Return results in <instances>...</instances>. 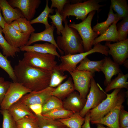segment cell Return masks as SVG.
Segmentation results:
<instances>
[{
  "label": "cell",
  "mask_w": 128,
  "mask_h": 128,
  "mask_svg": "<svg viewBox=\"0 0 128 128\" xmlns=\"http://www.w3.org/2000/svg\"><path fill=\"white\" fill-rule=\"evenodd\" d=\"M102 1L101 0H89L82 2L66 4L61 14L63 22L70 16L76 17L77 19L84 20L90 13L99 11L100 8L104 5L99 4Z\"/></svg>",
  "instance_id": "obj_3"
},
{
  "label": "cell",
  "mask_w": 128,
  "mask_h": 128,
  "mask_svg": "<svg viewBox=\"0 0 128 128\" xmlns=\"http://www.w3.org/2000/svg\"><path fill=\"white\" fill-rule=\"evenodd\" d=\"M95 12L96 11H94L90 13L81 22L76 24L73 22L68 24L69 27L78 32L82 39L85 52L92 48L93 41L99 35L93 30L91 27V21Z\"/></svg>",
  "instance_id": "obj_4"
},
{
  "label": "cell",
  "mask_w": 128,
  "mask_h": 128,
  "mask_svg": "<svg viewBox=\"0 0 128 128\" xmlns=\"http://www.w3.org/2000/svg\"><path fill=\"white\" fill-rule=\"evenodd\" d=\"M110 5L119 17L122 19L128 16V5L126 0H111Z\"/></svg>",
  "instance_id": "obj_29"
},
{
  "label": "cell",
  "mask_w": 128,
  "mask_h": 128,
  "mask_svg": "<svg viewBox=\"0 0 128 128\" xmlns=\"http://www.w3.org/2000/svg\"><path fill=\"white\" fill-rule=\"evenodd\" d=\"M91 53L89 51L76 54L61 55L59 58L61 63L57 65L55 69L62 73L65 71L69 72L74 70L77 64Z\"/></svg>",
  "instance_id": "obj_14"
},
{
  "label": "cell",
  "mask_w": 128,
  "mask_h": 128,
  "mask_svg": "<svg viewBox=\"0 0 128 128\" xmlns=\"http://www.w3.org/2000/svg\"><path fill=\"white\" fill-rule=\"evenodd\" d=\"M0 7L6 23L10 24L13 21L24 17L21 12L13 8L6 0H0Z\"/></svg>",
  "instance_id": "obj_20"
},
{
  "label": "cell",
  "mask_w": 128,
  "mask_h": 128,
  "mask_svg": "<svg viewBox=\"0 0 128 128\" xmlns=\"http://www.w3.org/2000/svg\"><path fill=\"white\" fill-rule=\"evenodd\" d=\"M22 51H32L55 55L60 58L61 56L57 51V48L55 45L49 42L44 43H36L32 45L23 46L19 48Z\"/></svg>",
  "instance_id": "obj_19"
},
{
  "label": "cell",
  "mask_w": 128,
  "mask_h": 128,
  "mask_svg": "<svg viewBox=\"0 0 128 128\" xmlns=\"http://www.w3.org/2000/svg\"><path fill=\"white\" fill-rule=\"evenodd\" d=\"M106 97L105 91L98 83H96L94 77H92L85 104L79 112L80 115L84 117L88 112L97 106Z\"/></svg>",
  "instance_id": "obj_7"
},
{
  "label": "cell",
  "mask_w": 128,
  "mask_h": 128,
  "mask_svg": "<svg viewBox=\"0 0 128 128\" xmlns=\"http://www.w3.org/2000/svg\"><path fill=\"white\" fill-rule=\"evenodd\" d=\"M128 128V126H127L121 128Z\"/></svg>",
  "instance_id": "obj_51"
},
{
  "label": "cell",
  "mask_w": 128,
  "mask_h": 128,
  "mask_svg": "<svg viewBox=\"0 0 128 128\" xmlns=\"http://www.w3.org/2000/svg\"><path fill=\"white\" fill-rule=\"evenodd\" d=\"M57 120L69 128H82L85 119L80 115L79 113L76 112L67 118Z\"/></svg>",
  "instance_id": "obj_27"
},
{
  "label": "cell",
  "mask_w": 128,
  "mask_h": 128,
  "mask_svg": "<svg viewBox=\"0 0 128 128\" xmlns=\"http://www.w3.org/2000/svg\"><path fill=\"white\" fill-rule=\"evenodd\" d=\"M54 55L34 52H25L22 60L30 65L41 68L52 72L57 65Z\"/></svg>",
  "instance_id": "obj_5"
},
{
  "label": "cell",
  "mask_w": 128,
  "mask_h": 128,
  "mask_svg": "<svg viewBox=\"0 0 128 128\" xmlns=\"http://www.w3.org/2000/svg\"><path fill=\"white\" fill-rule=\"evenodd\" d=\"M64 29L59 35L56 41L59 48L64 55L74 54L85 52L82 39L77 31L69 27L67 19L64 22Z\"/></svg>",
  "instance_id": "obj_2"
},
{
  "label": "cell",
  "mask_w": 128,
  "mask_h": 128,
  "mask_svg": "<svg viewBox=\"0 0 128 128\" xmlns=\"http://www.w3.org/2000/svg\"><path fill=\"white\" fill-rule=\"evenodd\" d=\"M125 95V92L121 91L120 97L115 107L104 117L99 120L91 122V123L105 125L109 128H120L119 114L122 104L124 101Z\"/></svg>",
  "instance_id": "obj_12"
},
{
  "label": "cell",
  "mask_w": 128,
  "mask_h": 128,
  "mask_svg": "<svg viewBox=\"0 0 128 128\" xmlns=\"http://www.w3.org/2000/svg\"><path fill=\"white\" fill-rule=\"evenodd\" d=\"M106 98L90 112V122L99 120L108 114L116 105L121 94V89H116L111 93L105 92Z\"/></svg>",
  "instance_id": "obj_6"
},
{
  "label": "cell",
  "mask_w": 128,
  "mask_h": 128,
  "mask_svg": "<svg viewBox=\"0 0 128 128\" xmlns=\"http://www.w3.org/2000/svg\"><path fill=\"white\" fill-rule=\"evenodd\" d=\"M72 77L75 90L77 91L82 99H86L89 92L92 78L95 73L75 69L68 72Z\"/></svg>",
  "instance_id": "obj_8"
},
{
  "label": "cell",
  "mask_w": 128,
  "mask_h": 128,
  "mask_svg": "<svg viewBox=\"0 0 128 128\" xmlns=\"http://www.w3.org/2000/svg\"><path fill=\"white\" fill-rule=\"evenodd\" d=\"M64 108L63 102L61 99L52 95L42 105V114L57 108Z\"/></svg>",
  "instance_id": "obj_35"
},
{
  "label": "cell",
  "mask_w": 128,
  "mask_h": 128,
  "mask_svg": "<svg viewBox=\"0 0 128 128\" xmlns=\"http://www.w3.org/2000/svg\"><path fill=\"white\" fill-rule=\"evenodd\" d=\"M85 117V121L82 126V128H91L90 126V118L89 111L86 114Z\"/></svg>",
  "instance_id": "obj_45"
},
{
  "label": "cell",
  "mask_w": 128,
  "mask_h": 128,
  "mask_svg": "<svg viewBox=\"0 0 128 128\" xmlns=\"http://www.w3.org/2000/svg\"><path fill=\"white\" fill-rule=\"evenodd\" d=\"M74 90L72 79L69 77L64 82L55 88L51 93V95L61 99L66 97Z\"/></svg>",
  "instance_id": "obj_23"
},
{
  "label": "cell",
  "mask_w": 128,
  "mask_h": 128,
  "mask_svg": "<svg viewBox=\"0 0 128 128\" xmlns=\"http://www.w3.org/2000/svg\"><path fill=\"white\" fill-rule=\"evenodd\" d=\"M104 61V59L99 61H91L87 57L80 62V64L77 66L75 69L95 73L96 72H99L101 71Z\"/></svg>",
  "instance_id": "obj_25"
},
{
  "label": "cell",
  "mask_w": 128,
  "mask_h": 128,
  "mask_svg": "<svg viewBox=\"0 0 128 128\" xmlns=\"http://www.w3.org/2000/svg\"><path fill=\"white\" fill-rule=\"evenodd\" d=\"M97 127L96 128H109L108 127H104L103 125L99 124H97Z\"/></svg>",
  "instance_id": "obj_48"
},
{
  "label": "cell",
  "mask_w": 128,
  "mask_h": 128,
  "mask_svg": "<svg viewBox=\"0 0 128 128\" xmlns=\"http://www.w3.org/2000/svg\"><path fill=\"white\" fill-rule=\"evenodd\" d=\"M118 22L113 23L102 34L94 40L93 45L103 41L118 42L119 36L116 24Z\"/></svg>",
  "instance_id": "obj_24"
},
{
  "label": "cell",
  "mask_w": 128,
  "mask_h": 128,
  "mask_svg": "<svg viewBox=\"0 0 128 128\" xmlns=\"http://www.w3.org/2000/svg\"><path fill=\"white\" fill-rule=\"evenodd\" d=\"M1 10L0 7V26L3 29L4 28L6 23L1 13Z\"/></svg>",
  "instance_id": "obj_47"
},
{
  "label": "cell",
  "mask_w": 128,
  "mask_h": 128,
  "mask_svg": "<svg viewBox=\"0 0 128 128\" xmlns=\"http://www.w3.org/2000/svg\"><path fill=\"white\" fill-rule=\"evenodd\" d=\"M0 68L8 74L9 78L13 82H17L14 69L12 66L11 62L7 59V57L4 55L0 51Z\"/></svg>",
  "instance_id": "obj_34"
},
{
  "label": "cell",
  "mask_w": 128,
  "mask_h": 128,
  "mask_svg": "<svg viewBox=\"0 0 128 128\" xmlns=\"http://www.w3.org/2000/svg\"><path fill=\"white\" fill-rule=\"evenodd\" d=\"M104 59L101 71L105 75V79L104 84L105 86H106L111 82L113 76L118 74L121 71L119 65L112 60L110 57L106 56Z\"/></svg>",
  "instance_id": "obj_18"
},
{
  "label": "cell",
  "mask_w": 128,
  "mask_h": 128,
  "mask_svg": "<svg viewBox=\"0 0 128 128\" xmlns=\"http://www.w3.org/2000/svg\"><path fill=\"white\" fill-rule=\"evenodd\" d=\"M16 20L23 33L31 35L35 31V29L32 26L30 21L28 20L24 17H20Z\"/></svg>",
  "instance_id": "obj_40"
},
{
  "label": "cell",
  "mask_w": 128,
  "mask_h": 128,
  "mask_svg": "<svg viewBox=\"0 0 128 128\" xmlns=\"http://www.w3.org/2000/svg\"></svg>",
  "instance_id": "obj_53"
},
{
  "label": "cell",
  "mask_w": 128,
  "mask_h": 128,
  "mask_svg": "<svg viewBox=\"0 0 128 128\" xmlns=\"http://www.w3.org/2000/svg\"><path fill=\"white\" fill-rule=\"evenodd\" d=\"M11 82L9 81H5L0 82V106Z\"/></svg>",
  "instance_id": "obj_43"
},
{
  "label": "cell",
  "mask_w": 128,
  "mask_h": 128,
  "mask_svg": "<svg viewBox=\"0 0 128 128\" xmlns=\"http://www.w3.org/2000/svg\"><path fill=\"white\" fill-rule=\"evenodd\" d=\"M122 19L119 17L116 13H114L110 6L107 19L102 22L98 23L93 27L92 29L99 35H101L103 34L113 23L118 22Z\"/></svg>",
  "instance_id": "obj_22"
},
{
  "label": "cell",
  "mask_w": 128,
  "mask_h": 128,
  "mask_svg": "<svg viewBox=\"0 0 128 128\" xmlns=\"http://www.w3.org/2000/svg\"><path fill=\"white\" fill-rule=\"evenodd\" d=\"M86 101V99H82L78 92L74 91L63 101V108L74 113H79L83 108Z\"/></svg>",
  "instance_id": "obj_17"
},
{
  "label": "cell",
  "mask_w": 128,
  "mask_h": 128,
  "mask_svg": "<svg viewBox=\"0 0 128 128\" xmlns=\"http://www.w3.org/2000/svg\"><path fill=\"white\" fill-rule=\"evenodd\" d=\"M128 59H126L125 61L123 63V65L124 66H125L126 68H128Z\"/></svg>",
  "instance_id": "obj_49"
},
{
  "label": "cell",
  "mask_w": 128,
  "mask_h": 128,
  "mask_svg": "<svg viewBox=\"0 0 128 128\" xmlns=\"http://www.w3.org/2000/svg\"><path fill=\"white\" fill-rule=\"evenodd\" d=\"M3 117L2 128H16V121L8 110H0Z\"/></svg>",
  "instance_id": "obj_39"
},
{
  "label": "cell",
  "mask_w": 128,
  "mask_h": 128,
  "mask_svg": "<svg viewBox=\"0 0 128 128\" xmlns=\"http://www.w3.org/2000/svg\"><path fill=\"white\" fill-rule=\"evenodd\" d=\"M16 123V128H39L38 119L34 114L26 115Z\"/></svg>",
  "instance_id": "obj_30"
},
{
  "label": "cell",
  "mask_w": 128,
  "mask_h": 128,
  "mask_svg": "<svg viewBox=\"0 0 128 128\" xmlns=\"http://www.w3.org/2000/svg\"><path fill=\"white\" fill-rule=\"evenodd\" d=\"M4 38L8 43L11 46L17 48L26 45L30 35L20 32L14 29L10 24L6 23L2 29Z\"/></svg>",
  "instance_id": "obj_11"
},
{
  "label": "cell",
  "mask_w": 128,
  "mask_h": 128,
  "mask_svg": "<svg viewBox=\"0 0 128 128\" xmlns=\"http://www.w3.org/2000/svg\"><path fill=\"white\" fill-rule=\"evenodd\" d=\"M28 106L36 115L40 116L42 115V105L35 104Z\"/></svg>",
  "instance_id": "obj_44"
},
{
  "label": "cell",
  "mask_w": 128,
  "mask_h": 128,
  "mask_svg": "<svg viewBox=\"0 0 128 128\" xmlns=\"http://www.w3.org/2000/svg\"><path fill=\"white\" fill-rule=\"evenodd\" d=\"M55 88L48 87L38 91H31L23 96L19 100L27 106L39 104L43 105L52 96Z\"/></svg>",
  "instance_id": "obj_15"
},
{
  "label": "cell",
  "mask_w": 128,
  "mask_h": 128,
  "mask_svg": "<svg viewBox=\"0 0 128 128\" xmlns=\"http://www.w3.org/2000/svg\"><path fill=\"white\" fill-rule=\"evenodd\" d=\"M49 1L48 0H46L45 8L40 14L36 18L30 21L31 24L37 23H41L45 25V28H49L51 27V25L48 22V18L50 14H53L55 10L54 9L49 7Z\"/></svg>",
  "instance_id": "obj_31"
},
{
  "label": "cell",
  "mask_w": 128,
  "mask_h": 128,
  "mask_svg": "<svg viewBox=\"0 0 128 128\" xmlns=\"http://www.w3.org/2000/svg\"><path fill=\"white\" fill-rule=\"evenodd\" d=\"M64 128H69L66 126Z\"/></svg>",
  "instance_id": "obj_52"
},
{
  "label": "cell",
  "mask_w": 128,
  "mask_h": 128,
  "mask_svg": "<svg viewBox=\"0 0 128 128\" xmlns=\"http://www.w3.org/2000/svg\"><path fill=\"white\" fill-rule=\"evenodd\" d=\"M7 1L13 8L19 9L23 17L30 21L34 17L36 10L41 3L40 0H9Z\"/></svg>",
  "instance_id": "obj_13"
},
{
  "label": "cell",
  "mask_w": 128,
  "mask_h": 128,
  "mask_svg": "<svg viewBox=\"0 0 128 128\" xmlns=\"http://www.w3.org/2000/svg\"><path fill=\"white\" fill-rule=\"evenodd\" d=\"M68 77L67 75L55 69L52 72L49 87L54 88L60 84L62 82Z\"/></svg>",
  "instance_id": "obj_37"
},
{
  "label": "cell",
  "mask_w": 128,
  "mask_h": 128,
  "mask_svg": "<svg viewBox=\"0 0 128 128\" xmlns=\"http://www.w3.org/2000/svg\"><path fill=\"white\" fill-rule=\"evenodd\" d=\"M17 82L31 91H38L49 86L51 72L28 65L19 60L14 67Z\"/></svg>",
  "instance_id": "obj_1"
},
{
  "label": "cell",
  "mask_w": 128,
  "mask_h": 128,
  "mask_svg": "<svg viewBox=\"0 0 128 128\" xmlns=\"http://www.w3.org/2000/svg\"><path fill=\"white\" fill-rule=\"evenodd\" d=\"M128 73L123 74L122 72L118 74V76L111 80L110 82L106 86L105 92H108L113 89L128 88V83L127 80Z\"/></svg>",
  "instance_id": "obj_26"
},
{
  "label": "cell",
  "mask_w": 128,
  "mask_h": 128,
  "mask_svg": "<svg viewBox=\"0 0 128 128\" xmlns=\"http://www.w3.org/2000/svg\"><path fill=\"white\" fill-rule=\"evenodd\" d=\"M119 41L126 39L128 33V16L123 18V19L117 25Z\"/></svg>",
  "instance_id": "obj_36"
},
{
  "label": "cell",
  "mask_w": 128,
  "mask_h": 128,
  "mask_svg": "<svg viewBox=\"0 0 128 128\" xmlns=\"http://www.w3.org/2000/svg\"><path fill=\"white\" fill-rule=\"evenodd\" d=\"M105 45L114 61L119 66L123 64L128 58V39L113 44L106 41Z\"/></svg>",
  "instance_id": "obj_10"
},
{
  "label": "cell",
  "mask_w": 128,
  "mask_h": 128,
  "mask_svg": "<svg viewBox=\"0 0 128 128\" xmlns=\"http://www.w3.org/2000/svg\"><path fill=\"white\" fill-rule=\"evenodd\" d=\"M7 110L15 121L26 115L34 114L28 106L19 100L13 104Z\"/></svg>",
  "instance_id": "obj_21"
},
{
  "label": "cell",
  "mask_w": 128,
  "mask_h": 128,
  "mask_svg": "<svg viewBox=\"0 0 128 128\" xmlns=\"http://www.w3.org/2000/svg\"><path fill=\"white\" fill-rule=\"evenodd\" d=\"M4 78L1 77H0V82L4 81Z\"/></svg>",
  "instance_id": "obj_50"
},
{
  "label": "cell",
  "mask_w": 128,
  "mask_h": 128,
  "mask_svg": "<svg viewBox=\"0 0 128 128\" xmlns=\"http://www.w3.org/2000/svg\"><path fill=\"white\" fill-rule=\"evenodd\" d=\"M36 116L38 120L39 128H64L66 127L57 120L50 119L42 115L40 116Z\"/></svg>",
  "instance_id": "obj_33"
},
{
  "label": "cell",
  "mask_w": 128,
  "mask_h": 128,
  "mask_svg": "<svg viewBox=\"0 0 128 128\" xmlns=\"http://www.w3.org/2000/svg\"><path fill=\"white\" fill-rule=\"evenodd\" d=\"M55 27L52 24L50 27L45 28L44 31L41 32L32 33L30 35L29 39L26 45H31L33 43L38 41H46L55 46L61 54L63 55L64 52L59 48L54 38V32Z\"/></svg>",
  "instance_id": "obj_16"
},
{
  "label": "cell",
  "mask_w": 128,
  "mask_h": 128,
  "mask_svg": "<svg viewBox=\"0 0 128 128\" xmlns=\"http://www.w3.org/2000/svg\"><path fill=\"white\" fill-rule=\"evenodd\" d=\"M31 91L18 82H11L0 106L1 110H7L24 95Z\"/></svg>",
  "instance_id": "obj_9"
},
{
  "label": "cell",
  "mask_w": 128,
  "mask_h": 128,
  "mask_svg": "<svg viewBox=\"0 0 128 128\" xmlns=\"http://www.w3.org/2000/svg\"><path fill=\"white\" fill-rule=\"evenodd\" d=\"M75 113L68 110L64 108H57L47 111L42 114L46 117L54 120L64 119L70 117Z\"/></svg>",
  "instance_id": "obj_32"
},
{
  "label": "cell",
  "mask_w": 128,
  "mask_h": 128,
  "mask_svg": "<svg viewBox=\"0 0 128 128\" xmlns=\"http://www.w3.org/2000/svg\"><path fill=\"white\" fill-rule=\"evenodd\" d=\"M119 123L120 128L128 126V112L122 105L119 113Z\"/></svg>",
  "instance_id": "obj_41"
},
{
  "label": "cell",
  "mask_w": 128,
  "mask_h": 128,
  "mask_svg": "<svg viewBox=\"0 0 128 128\" xmlns=\"http://www.w3.org/2000/svg\"><path fill=\"white\" fill-rule=\"evenodd\" d=\"M55 14L49 15L48 17L52 20L50 23L53 24L56 28V32L59 35L61 34V32L64 29L63 24V17L57 9L55 10Z\"/></svg>",
  "instance_id": "obj_38"
},
{
  "label": "cell",
  "mask_w": 128,
  "mask_h": 128,
  "mask_svg": "<svg viewBox=\"0 0 128 128\" xmlns=\"http://www.w3.org/2000/svg\"><path fill=\"white\" fill-rule=\"evenodd\" d=\"M11 26L15 29L22 32L20 29L17 20L12 22L10 24Z\"/></svg>",
  "instance_id": "obj_46"
},
{
  "label": "cell",
  "mask_w": 128,
  "mask_h": 128,
  "mask_svg": "<svg viewBox=\"0 0 128 128\" xmlns=\"http://www.w3.org/2000/svg\"><path fill=\"white\" fill-rule=\"evenodd\" d=\"M2 28L0 26V47L3 55L7 57L14 58L16 53L20 51V50L19 48L13 47L8 43L2 35Z\"/></svg>",
  "instance_id": "obj_28"
},
{
  "label": "cell",
  "mask_w": 128,
  "mask_h": 128,
  "mask_svg": "<svg viewBox=\"0 0 128 128\" xmlns=\"http://www.w3.org/2000/svg\"><path fill=\"white\" fill-rule=\"evenodd\" d=\"M51 4L50 8H56L61 14L65 5L69 4L70 2V0H51Z\"/></svg>",
  "instance_id": "obj_42"
}]
</instances>
